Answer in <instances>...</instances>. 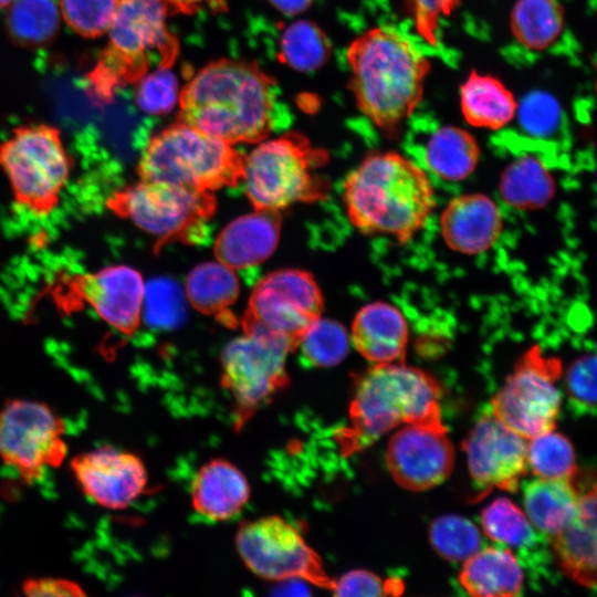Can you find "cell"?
I'll list each match as a JSON object with an SVG mask.
<instances>
[{
  "label": "cell",
  "mask_w": 597,
  "mask_h": 597,
  "mask_svg": "<svg viewBox=\"0 0 597 597\" xmlns=\"http://www.w3.org/2000/svg\"><path fill=\"white\" fill-rule=\"evenodd\" d=\"M551 540L563 572L578 584L595 588L596 517L577 513L575 519Z\"/></svg>",
  "instance_id": "27"
},
{
  "label": "cell",
  "mask_w": 597,
  "mask_h": 597,
  "mask_svg": "<svg viewBox=\"0 0 597 597\" xmlns=\"http://www.w3.org/2000/svg\"><path fill=\"white\" fill-rule=\"evenodd\" d=\"M169 13L193 14L201 10L224 11L226 0H160Z\"/></svg>",
  "instance_id": "45"
},
{
  "label": "cell",
  "mask_w": 597,
  "mask_h": 597,
  "mask_svg": "<svg viewBox=\"0 0 597 597\" xmlns=\"http://www.w3.org/2000/svg\"><path fill=\"white\" fill-rule=\"evenodd\" d=\"M274 82L256 64L220 59L179 92L178 119L228 144H256L272 130Z\"/></svg>",
  "instance_id": "1"
},
{
  "label": "cell",
  "mask_w": 597,
  "mask_h": 597,
  "mask_svg": "<svg viewBox=\"0 0 597 597\" xmlns=\"http://www.w3.org/2000/svg\"><path fill=\"white\" fill-rule=\"evenodd\" d=\"M168 14L160 0H118L106 32L108 44L90 76L98 96L136 83L151 67H171L178 41L167 25Z\"/></svg>",
  "instance_id": "5"
},
{
  "label": "cell",
  "mask_w": 597,
  "mask_h": 597,
  "mask_svg": "<svg viewBox=\"0 0 597 597\" xmlns=\"http://www.w3.org/2000/svg\"><path fill=\"white\" fill-rule=\"evenodd\" d=\"M561 375L557 358L532 347L493 397L492 415L524 439L553 430L561 404L556 388Z\"/></svg>",
  "instance_id": "13"
},
{
  "label": "cell",
  "mask_w": 597,
  "mask_h": 597,
  "mask_svg": "<svg viewBox=\"0 0 597 597\" xmlns=\"http://www.w3.org/2000/svg\"><path fill=\"white\" fill-rule=\"evenodd\" d=\"M178 82L170 67L153 69L136 82V104L145 113H168L178 103Z\"/></svg>",
  "instance_id": "40"
},
{
  "label": "cell",
  "mask_w": 597,
  "mask_h": 597,
  "mask_svg": "<svg viewBox=\"0 0 597 597\" xmlns=\"http://www.w3.org/2000/svg\"><path fill=\"white\" fill-rule=\"evenodd\" d=\"M70 465L81 491L104 509H126L147 485L142 459L111 446L83 452Z\"/></svg>",
  "instance_id": "17"
},
{
  "label": "cell",
  "mask_w": 597,
  "mask_h": 597,
  "mask_svg": "<svg viewBox=\"0 0 597 597\" xmlns=\"http://www.w3.org/2000/svg\"><path fill=\"white\" fill-rule=\"evenodd\" d=\"M296 348L308 365L332 367L348 354L349 336L342 324L320 317L303 334Z\"/></svg>",
  "instance_id": "36"
},
{
  "label": "cell",
  "mask_w": 597,
  "mask_h": 597,
  "mask_svg": "<svg viewBox=\"0 0 597 597\" xmlns=\"http://www.w3.org/2000/svg\"><path fill=\"white\" fill-rule=\"evenodd\" d=\"M22 591L28 596L76 597L85 591L76 582L57 577H33L23 582Z\"/></svg>",
  "instance_id": "44"
},
{
  "label": "cell",
  "mask_w": 597,
  "mask_h": 597,
  "mask_svg": "<svg viewBox=\"0 0 597 597\" xmlns=\"http://www.w3.org/2000/svg\"><path fill=\"white\" fill-rule=\"evenodd\" d=\"M73 166L60 130L51 125L17 127L0 143V168L15 203L38 217L59 207Z\"/></svg>",
  "instance_id": "9"
},
{
  "label": "cell",
  "mask_w": 597,
  "mask_h": 597,
  "mask_svg": "<svg viewBox=\"0 0 597 597\" xmlns=\"http://www.w3.org/2000/svg\"><path fill=\"white\" fill-rule=\"evenodd\" d=\"M516 112L520 126L532 137H551L562 126V107L558 101L547 92L528 93L517 104Z\"/></svg>",
  "instance_id": "39"
},
{
  "label": "cell",
  "mask_w": 597,
  "mask_h": 597,
  "mask_svg": "<svg viewBox=\"0 0 597 597\" xmlns=\"http://www.w3.org/2000/svg\"><path fill=\"white\" fill-rule=\"evenodd\" d=\"M526 461L542 479H574L578 473L575 451L566 437L553 430L530 439Z\"/></svg>",
  "instance_id": "34"
},
{
  "label": "cell",
  "mask_w": 597,
  "mask_h": 597,
  "mask_svg": "<svg viewBox=\"0 0 597 597\" xmlns=\"http://www.w3.org/2000/svg\"><path fill=\"white\" fill-rule=\"evenodd\" d=\"M459 582L472 596L509 597L521 593L524 573L509 548L485 547L464 561Z\"/></svg>",
  "instance_id": "23"
},
{
  "label": "cell",
  "mask_w": 597,
  "mask_h": 597,
  "mask_svg": "<svg viewBox=\"0 0 597 597\" xmlns=\"http://www.w3.org/2000/svg\"><path fill=\"white\" fill-rule=\"evenodd\" d=\"M239 280L234 270L217 262L197 265L186 281V296L200 313L214 316L226 326H237L230 307L238 300Z\"/></svg>",
  "instance_id": "25"
},
{
  "label": "cell",
  "mask_w": 597,
  "mask_h": 597,
  "mask_svg": "<svg viewBox=\"0 0 597 597\" xmlns=\"http://www.w3.org/2000/svg\"><path fill=\"white\" fill-rule=\"evenodd\" d=\"M480 147L465 129L441 126L430 136L426 146L429 169L443 180L460 181L475 169Z\"/></svg>",
  "instance_id": "28"
},
{
  "label": "cell",
  "mask_w": 597,
  "mask_h": 597,
  "mask_svg": "<svg viewBox=\"0 0 597 597\" xmlns=\"http://www.w3.org/2000/svg\"><path fill=\"white\" fill-rule=\"evenodd\" d=\"M222 353V386L234 401L238 428L262 402L286 386L287 354L294 348L284 338L255 327H243Z\"/></svg>",
  "instance_id": "11"
},
{
  "label": "cell",
  "mask_w": 597,
  "mask_h": 597,
  "mask_svg": "<svg viewBox=\"0 0 597 597\" xmlns=\"http://www.w3.org/2000/svg\"><path fill=\"white\" fill-rule=\"evenodd\" d=\"M510 25L526 49L542 51L555 42L564 29V10L557 0H517Z\"/></svg>",
  "instance_id": "31"
},
{
  "label": "cell",
  "mask_w": 597,
  "mask_h": 597,
  "mask_svg": "<svg viewBox=\"0 0 597 597\" xmlns=\"http://www.w3.org/2000/svg\"><path fill=\"white\" fill-rule=\"evenodd\" d=\"M65 423L46 402L13 398L0 408V460L24 482L66 458Z\"/></svg>",
  "instance_id": "12"
},
{
  "label": "cell",
  "mask_w": 597,
  "mask_h": 597,
  "mask_svg": "<svg viewBox=\"0 0 597 597\" xmlns=\"http://www.w3.org/2000/svg\"><path fill=\"white\" fill-rule=\"evenodd\" d=\"M429 538L434 551L449 562H464L483 545L478 527L458 515L436 519L430 525Z\"/></svg>",
  "instance_id": "35"
},
{
  "label": "cell",
  "mask_w": 597,
  "mask_h": 597,
  "mask_svg": "<svg viewBox=\"0 0 597 597\" xmlns=\"http://www.w3.org/2000/svg\"><path fill=\"white\" fill-rule=\"evenodd\" d=\"M322 310V293L311 273L276 270L253 289L241 326L280 336L295 349L303 334L321 317Z\"/></svg>",
  "instance_id": "15"
},
{
  "label": "cell",
  "mask_w": 597,
  "mask_h": 597,
  "mask_svg": "<svg viewBox=\"0 0 597 597\" xmlns=\"http://www.w3.org/2000/svg\"><path fill=\"white\" fill-rule=\"evenodd\" d=\"M244 156L242 181L256 210H276L295 202H314L327 191V182L317 175L328 158L298 133L256 143Z\"/></svg>",
  "instance_id": "7"
},
{
  "label": "cell",
  "mask_w": 597,
  "mask_h": 597,
  "mask_svg": "<svg viewBox=\"0 0 597 597\" xmlns=\"http://www.w3.org/2000/svg\"><path fill=\"white\" fill-rule=\"evenodd\" d=\"M417 33L429 44H437V30L442 17L450 15L459 0H408Z\"/></svg>",
  "instance_id": "43"
},
{
  "label": "cell",
  "mask_w": 597,
  "mask_h": 597,
  "mask_svg": "<svg viewBox=\"0 0 597 597\" xmlns=\"http://www.w3.org/2000/svg\"><path fill=\"white\" fill-rule=\"evenodd\" d=\"M554 180L535 157L522 156L510 164L500 181L502 199L516 209H537L548 203L554 195Z\"/></svg>",
  "instance_id": "30"
},
{
  "label": "cell",
  "mask_w": 597,
  "mask_h": 597,
  "mask_svg": "<svg viewBox=\"0 0 597 597\" xmlns=\"http://www.w3.org/2000/svg\"><path fill=\"white\" fill-rule=\"evenodd\" d=\"M350 222L365 234L410 240L436 206L426 172L395 151L368 155L343 184Z\"/></svg>",
  "instance_id": "2"
},
{
  "label": "cell",
  "mask_w": 597,
  "mask_h": 597,
  "mask_svg": "<svg viewBox=\"0 0 597 597\" xmlns=\"http://www.w3.org/2000/svg\"><path fill=\"white\" fill-rule=\"evenodd\" d=\"M441 388L426 371L402 362L376 364L358 376L349 406V427L341 443L350 453L399 426L442 427Z\"/></svg>",
  "instance_id": "4"
},
{
  "label": "cell",
  "mask_w": 597,
  "mask_h": 597,
  "mask_svg": "<svg viewBox=\"0 0 597 597\" xmlns=\"http://www.w3.org/2000/svg\"><path fill=\"white\" fill-rule=\"evenodd\" d=\"M13 0H0V9L7 8Z\"/></svg>",
  "instance_id": "47"
},
{
  "label": "cell",
  "mask_w": 597,
  "mask_h": 597,
  "mask_svg": "<svg viewBox=\"0 0 597 597\" xmlns=\"http://www.w3.org/2000/svg\"><path fill=\"white\" fill-rule=\"evenodd\" d=\"M46 289L54 305L64 314L90 306L109 326L133 336L143 316L145 284L142 274L126 264H114L95 272L61 273Z\"/></svg>",
  "instance_id": "10"
},
{
  "label": "cell",
  "mask_w": 597,
  "mask_h": 597,
  "mask_svg": "<svg viewBox=\"0 0 597 597\" xmlns=\"http://www.w3.org/2000/svg\"><path fill=\"white\" fill-rule=\"evenodd\" d=\"M481 523L489 538L511 552L517 551L525 561L533 563L531 555L538 559L543 554V543L533 524L511 500L495 499L482 511Z\"/></svg>",
  "instance_id": "29"
},
{
  "label": "cell",
  "mask_w": 597,
  "mask_h": 597,
  "mask_svg": "<svg viewBox=\"0 0 597 597\" xmlns=\"http://www.w3.org/2000/svg\"><path fill=\"white\" fill-rule=\"evenodd\" d=\"M401 590L402 584L396 579L383 582L376 574L363 569L350 570L334 579L331 589L335 596H384Z\"/></svg>",
  "instance_id": "42"
},
{
  "label": "cell",
  "mask_w": 597,
  "mask_h": 597,
  "mask_svg": "<svg viewBox=\"0 0 597 597\" xmlns=\"http://www.w3.org/2000/svg\"><path fill=\"white\" fill-rule=\"evenodd\" d=\"M235 546L247 567L264 579H304L332 589L334 579L326 574L320 556L281 516L244 523L237 533Z\"/></svg>",
  "instance_id": "14"
},
{
  "label": "cell",
  "mask_w": 597,
  "mask_h": 597,
  "mask_svg": "<svg viewBox=\"0 0 597 597\" xmlns=\"http://www.w3.org/2000/svg\"><path fill=\"white\" fill-rule=\"evenodd\" d=\"M528 520L548 538L564 530L576 516L578 490L569 479L537 478L523 490Z\"/></svg>",
  "instance_id": "24"
},
{
  "label": "cell",
  "mask_w": 597,
  "mask_h": 597,
  "mask_svg": "<svg viewBox=\"0 0 597 597\" xmlns=\"http://www.w3.org/2000/svg\"><path fill=\"white\" fill-rule=\"evenodd\" d=\"M243 161L244 155L231 144L178 119L148 140L137 175L140 180L213 191L238 186Z\"/></svg>",
  "instance_id": "6"
},
{
  "label": "cell",
  "mask_w": 597,
  "mask_h": 597,
  "mask_svg": "<svg viewBox=\"0 0 597 597\" xmlns=\"http://www.w3.org/2000/svg\"><path fill=\"white\" fill-rule=\"evenodd\" d=\"M250 496L244 474L232 463L214 459L197 473L191 486L195 510L212 521H226L241 512Z\"/></svg>",
  "instance_id": "22"
},
{
  "label": "cell",
  "mask_w": 597,
  "mask_h": 597,
  "mask_svg": "<svg viewBox=\"0 0 597 597\" xmlns=\"http://www.w3.org/2000/svg\"><path fill=\"white\" fill-rule=\"evenodd\" d=\"M331 53L325 33L313 22L296 21L281 35L279 57L289 66L300 71H312L322 66Z\"/></svg>",
  "instance_id": "33"
},
{
  "label": "cell",
  "mask_w": 597,
  "mask_h": 597,
  "mask_svg": "<svg viewBox=\"0 0 597 597\" xmlns=\"http://www.w3.org/2000/svg\"><path fill=\"white\" fill-rule=\"evenodd\" d=\"M8 8L7 29L15 42L35 46L55 36L62 18L54 0H13Z\"/></svg>",
  "instance_id": "32"
},
{
  "label": "cell",
  "mask_w": 597,
  "mask_h": 597,
  "mask_svg": "<svg viewBox=\"0 0 597 597\" xmlns=\"http://www.w3.org/2000/svg\"><path fill=\"white\" fill-rule=\"evenodd\" d=\"M143 314L153 326L177 327L187 316L186 293L174 280H153L145 285Z\"/></svg>",
  "instance_id": "37"
},
{
  "label": "cell",
  "mask_w": 597,
  "mask_h": 597,
  "mask_svg": "<svg viewBox=\"0 0 597 597\" xmlns=\"http://www.w3.org/2000/svg\"><path fill=\"white\" fill-rule=\"evenodd\" d=\"M596 359L584 355L576 359L566 375L568 402L577 415H593L596 410Z\"/></svg>",
  "instance_id": "41"
},
{
  "label": "cell",
  "mask_w": 597,
  "mask_h": 597,
  "mask_svg": "<svg viewBox=\"0 0 597 597\" xmlns=\"http://www.w3.org/2000/svg\"><path fill=\"white\" fill-rule=\"evenodd\" d=\"M526 439L492 412L478 420L463 442L473 481L483 490L514 492L526 473Z\"/></svg>",
  "instance_id": "18"
},
{
  "label": "cell",
  "mask_w": 597,
  "mask_h": 597,
  "mask_svg": "<svg viewBox=\"0 0 597 597\" xmlns=\"http://www.w3.org/2000/svg\"><path fill=\"white\" fill-rule=\"evenodd\" d=\"M105 207L156 237L158 250L168 242H200L207 235L217 201L211 191L139 179L113 191Z\"/></svg>",
  "instance_id": "8"
},
{
  "label": "cell",
  "mask_w": 597,
  "mask_h": 597,
  "mask_svg": "<svg viewBox=\"0 0 597 597\" xmlns=\"http://www.w3.org/2000/svg\"><path fill=\"white\" fill-rule=\"evenodd\" d=\"M408 333L402 313L386 302L363 306L352 326V339L356 349L375 364L402 362Z\"/></svg>",
  "instance_id": "21"
},
{
  "label": "cell",
  "mask_w": 597,
  "mask_h": 597,
  "mask_svg": "<svg viewBox=\"0 0 597 597\" xmlns=\"http://www.w3.org/2000/svg\"><path fill=\"white\" fill-rule=\"evenodd\" d=\"M349 87L360 112L394 132L418 106L429 61L399 33L374 28L348 46Z\"/></svg>",
  "instance_id": "3"
},
{
  "label": "cell",
  "mask_w": 597,
  "mask_h": 597,
  "mask_svg": "<svg viewBox=\"0 0 597 597\" xmlns=\"http://www.w3.org/2000/svg\"><path fill=\"white\" fill-rule=\"evenodd\" d=\"M454 453L444 426L406 425L390 439L387 468L394 480L411 491L443 482L452 471Z\"/></svg>",
  "instance_id": "16"
},
{
  "label": "cell",
  "mask_w": 597,
  "mask_h": 597,
  "mask_svg": "<svg viewBox=\"0 0 597 597\" xmlns=\"http://www.w3.org/2000/svg\"><path fill=\"white\" fill-rule=\"evenodd\" d=\"M440 229L447 245L463 254L489 250L502 231L498 205L482 193L453 198L440 216Z\"/></svg>",
  "instance_id": "19"
},
{
  "label": "cell",
  "mask_w": 597,
  "mask_h": 597,
  "mask_svg": "<svg viewBox=\"0 0 597 597\" xmlns=\"http://www.w3.org/2000/svg\"><path fill=\"white\" fill-rule=\"evenodd\" d=\"M118 0H59L61 18L75 33L97 38L107 32Z\"/></svg>",
  "instance_id": "38"
},
{
  "label": "cell",
  "mask_w": 597,
  "mask_h": 597,
  "mask_svg": "<svg viewBox=\"0 0 597 597\" xmlns=\"http://www.w3.org/2000/svg\"><path fill=\"white\" fill-rule=\"evenodd\" d=\"M460 105L465 121L474 127L499 129L516 114L512 92L491 75L472 71L460 88Z\"/></svg>",
  "instance_id": "26"
},
{
  "label": "cell",
  "mask_w": 597,
  "mask_h": 597,
  "mask_svg": "<svg viewBox=\"0 0 597 597\" xmlns=\"http://www.w3.org/2000/svg\"><path fill=\"white\" fill-rule=\"evenodd\" d=\"M270 2L286 14H296L307 9L313 0H270Z\"/></svg>",
  "instance_id": "46"
},
{
  "label": "cell",
  "mask_w": 597,
  "mask_h": 597,
  "mask_svg": "<svg viewBox=\"0 0 597 597\" xmlns=\"http://www.w3.org/2000/svg\"><path fill=\"white\" fill-rule=\"evenodd\" d=\"M281 230L276 210H256L231 221L218 235L214 254L232 270L264 262L275 250Z\"/></svg>",
  "instance_id": "20"
}]
</instances>
